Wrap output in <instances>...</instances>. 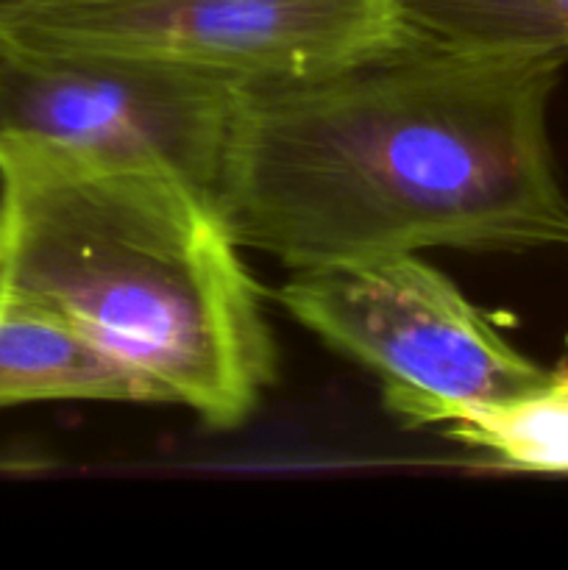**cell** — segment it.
I'll return each instance as SVG.
<instances>
[{
  "instance_id": "8",
  "label": "cell",
  "mask_w": 568,
  "mask_h": 570,
  "mask_svg": "<svg viewBox=\"0 0 568 570\" xmlns=\"http://www.w3.org/2000/svg\"><path fill=\"white\" fill-rule=\"evenodd\" d=\"M445 438L512 471L568 473V354L529 399L466 410L440 426Z\"/></svg>"
},
{
  "instance_id": "4",
  "label": "cell",
  "mask_w": 568,
  "mask_h": 570,
  "mask_svg": "<svg viewBox=\"0 0 568 570\" xmlns=\"http://www.w3.org/2000/svg\"><path fill=\"white\" fill-rule=\"evenodd\" d=\"M401 45L393 0H31L0 53H106L243 87L301 81Z\"/></svg>"
},
{
  "instance_id": "7",
  "label": "cell",
  "mask_w": 568,
  "mask_h": 570,
  "mask_svg": "<svg viewBox=\"0 0 568 570\" xmlns=\"http://www.w3.org/2000/svg\"><path fill=\"white\" fill-rule=\"evenodd\" d=\"M401 45L568 59V0H393Z\"/></svg>"
},
{
  "instance_id": "1",
  "label": "cell",
  "mask_w": 568,
  "mask_h": 570,
  "mask_svg": "<svg viewBox=\"0 0 568 570\" xmlns=\"http://www.w3.org/2000/svg\"><path fill=\"white\" fill-rule=\"evenodd\" d=\"M566 56L395 45L248 87L217 209L239 248L290 271L421 254L568 248L549 139Z\"/></svg>"
},
{
  "instance_id": "3",
  "label": "cell",
  "mask_w": 568,
  "mask_h": 570,
  "mask_svg": "<svg viewBox=\"0 0 568 570\" xmlns=\"http://www.w3.org/2000/svg\"><path fill=\"white\" fill-rule=\"evenodd\" d=\"M278 301L323 343L376 373L384 406L410 429L512 404L551 382L549 367L507 343L418 254L295 271Z\"/></svg>"
},
{
  "instance_id": "9",
  "label": "cell",
  "mask_w": 568,
  "mask_h": 570,
  "mask_svg": "<svg viewBox=\"0 0 568 570\" xmlns=\"http://www.w3.org/2000/svg\"><path fill=\"white\" fill-rule=\"evenodd\" d=\"M26 3H31V0H0V33H3V28L9 26L11 17H14Z\"/></svg>"
},
{
  "instance_id": "5",
  "label": "cell",
  "mask_w": 568,
  "mask_h": 570,
  "mask_svg": "<svg viewBox=\"0 0 568 570\" xmlns=\"http://www.w3.org/2000/svg\"><path fill=\"white\" fill-rule=\"evenodd\" d=\"M245 89L128 56L0 53V131L98 165L170 173L215 200Z\"/></svg>"
},
{
  "instance_id": "6",
  "label": "cell",
  "mask_w": 568,
  "mask_h": 570,
  "mask_svg": "<svg viewBox=\"0 0 568 570\" xmlns=\"http://www.w3.org/2000/svg\"><path fill=\"white\" fill-rule=\"evenodd\" d=\"M33 401L150 404L126 367L0 265V410Z\"/></svg>"
},
{
  "instance_id": "2",
  "label": "cell",
  "mask_w": 568,
  "mask_h": 570,
  "mask_svg": "<svg viewBox=\"0 0 568 570\" xmlns=\"http://www.w3.org/2000/svg\"><path fill=\"white\" fill-rule=\"evenodd\" d=\"M226 217L159 170L0 131V265L145 387L237 429L276 373L259 289Z\"/></svg>"
}]
</instances>
